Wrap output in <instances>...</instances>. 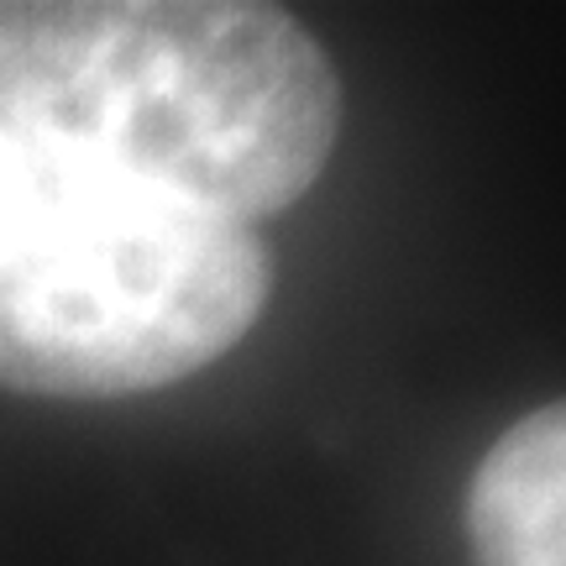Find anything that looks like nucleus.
Here are the masks:
<instances>
[{
	"label": "nucleus",
	"mask_w": 566,
	"mask_h": 566,
	"mask_svg": "<svg viewBox=\"0 0 566 566\" xmlns=\"http://www.w3.org/2000/svg\"><path fill=\"white\" fill-rule=\"evenodd\" d=\"M0 116L247 226L325 174L342 80L279 6L0 0Z\"/></svg>",
	"instance_id": "f257e3e1"
},
{
	"label": "nucleus",
	"mask_w": 566,
	"mask_h": 566,
	"mask_svg": "<svg viewBox=\"0 0 566 566\" xmlns=\"http://www.w3.org/2000/svg\"><path fill=\"white\" fill-rule=\"evenodd\" d=\"M258 231L0 116V384L122 399L226 357L258 325Z\"/></svg>",
	"instance_id": "f03ea898"
},
{
	"label": "nucleus",
	"mask_w": 566,
	"mask_h": 566,
	"mask_svg": "<svg viewBox=\"0 0 566 566\" xmlns=\"http://www.w3.org/2000/svg\"><path fill=\"white\" fill-rule=\"evenodd\" d=\"M478 566H566V409L541 405L488 446L467 493Z\"/></svg>",
	"instance_id": "7ed1b4c3"
}]
</instances>
